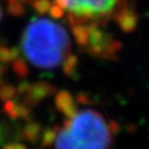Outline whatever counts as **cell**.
Returning a JSON list of instances; mask_svg holds the SVG:
<instances>
[{
  "label": "cell",
  "mask_w": 149,
  "mask_h": 149,
  "mask_svg": "<svg viewBox=\"0 0 149 149\" xmlns=\"http://www.w3.org/2000/svg\"><path fill=\"white\" fill-rule=\"evenodd\" d=\"M21 50L39 69L58 68L71 49L69 33L62 26L45 18L33 17L21 37Z\"/></svg>",
  "instance_id": "1"
},
{
  "label": "cell",
  "mask_w": 149,
  "mask_h": 149,
  "mask_svg": "<svg viewBox=\"0 0 149 149\" xmlns=\"http://www.w3.org/2000/svg\"><path fill=\"white\" fill-rule=\"evenodd\" d=\"M112 130L100 113L83 109L66 119L55 140V149H109Z\"/></svg>",
  "instance_id": "2"
},
{
  "label": "cell",
  "mask_w": 149,
  "mask_h": 149,
  "mask_svg": "<svg viewBox=\"0 0 149 149\" xmlns=\"http://www.w3.org/2000/svg\"><path fill=\"white\" fill-rule=\"evenodd\" d=\"M55 92H56L55 86L50 84L49 82L38 81L36 83L31 84L30 91L24 95L23 103L31 108V107L37 106L39 103L44 101L45 98L55 94Z\"/></svg>",
  "instance_id": "3"
},
{
  "label": "cell",
  "mask_w": 149,
  "mask_h": 149,
  "mask_svg": "<svg viewBox=\"0 0 149 149\" xmlns=\"http://www.w3.org/2000/svg\"><path fill=\"white\" fill-rule=\"evenodd\" d=\"M54 104L56 109L63 114L68 119H72L79 113V107L74 97L69 91L62 90L58 92L54 97Z\"/></svg>",
  "instance_id": "4"
},
{
  "label": "cell",
  "mask_w": 149,
  "mask_h": 149,
  "mask_svg": "<svg viewBox=\"0 0 149 149\" xmlns=\"http://www.w3.org/2000/svg\"><path fill=\"white\" fill-rule=\"evenodd\" d=\"M2 111L9 118L16 119H24V120H32V113L30 107L27 106L24 103H18L16 100L6 101L2 107Z\"/></svg>",
  "instance_id": "5"
},
{
  "label": "cell",
  "mask_w": 149,
  "mask_h": 149,
  "mask_svg": "<svg viewBox=\"0 0 149 149\" xmlns=\"http://www.w3.org/2000/svg\"><path fill=\"white\" fill-rule=\"evenodd\" d=\"M116 21L119 24V27L123 31L129 32L132 31L137 22V17L132 9H128L127 7L123 8L120 11H118L117 15L115 16Z\"/></svg>",
  "instance_id": "6"
},
{
  "label": "cell",
  "mask_w": 149,
  "mask_h": 149,
  "mask_svg": "<svg viewBox=\"0 0 149 149\" xmlns=\"http://www.w3.org/2000/svg\"><path fill=\"white\" fill-rule=\"evenodd\" d=\"M41 134H42V127L41 124L33 120H29L24 125V127L21 130V137L22 139L27 140L31 144H37L41 138Z\"/></svg>",
  "instance_id": "7"
},
{
  "label": "cell",
  "mask_w": 149,
  "mask_h": 149,
  "mask_svg": "<svg viewBox=\"0 0 149 149\" xmlns=\"http://www.w3.org/2000/svg\"><path fill=\"white\" fill-rule=\"evenodd\" d=\"M77 64H79V59H77V55L75 54H68L63 60V63H62V70H63V73L65 75H68L69 77L72 79H77Z\"/></svg>",
  "instance_id": "8"
},
{
  "label": "cell",
  "mask_w": 149,
  "mask_h": 149,
  "mask_svg": "<svg viewBox=\"0 0 149 149\" xmlns=\"http://www.w3.org/2000/svg\"><path fill=\"white\" fill-rule=\"evenodd\" d=\"M60 132V126L58 125H53V126H50V127L45 128L41 134V146L44 148H50L51 146H53V144L56 140V137L59 135Z\"/></svg>",
  "instance_id": "9"
},
{
  "label": "cell",
  "mask_w": 149,
  "mask_h": 149,
  "mask_svg": "<svg viewBox=\"0 0 149 149\" xmlns=\"http://www.w3.org/2000/svg\"><path fill=\"white\" fill-rule=\"evenodd\" d=\"M72 32L79 45L86 48L90 41V28L88 24H79L72 28Z\"/></svg>",
  "instance_id": "10"
},
{
  "label": "cell",
  "mask_w": 149,
  "mask_h": 149,
  "mask_svg": "<svg viewBox=\"0 0 149 149\" xmlns=\"http://www.w3.org/2000/svg\"><path fill=\"white\" fill-rule=\"evenodd\" d=\"M20 56V49L18 47L8 48L3 44H0V62L1 63H9L13 62Z\"/></svg>",
  "instance_id": "11"
},
{
  "label": "cell",
  "mask_w": 149,
  "mask_h": 149,
  "mask_svg": "<svg viewBox=\"0 0 149 149\" xmlns=\"http://www.w3.org/2000/svg\"><path fill=\"white\" fill-rule=\"evenodd\" d=\"M8 5V12L13 17H21L26 13V7L20 0H5Z\"/></svg>",
  "instance_id": "12"
},
{
  "label": "cell",
  "mask_w": 149,
  "mask_h": 149,
  "mask_svg": "<svg viewBox=\"0 0 149 149\" xmlns=\"http://www.w3.org/2000/svg\"><path fill=\"white\" fill-rule=\"evenodd\" d=\"M12 70L21 79L27 77L28 75H29V73H30L27 62L23 59H21V58H18V59H16L12 62Z\"/></svg>",
  "instance_id": "13"
},
{
  "label": "cell",
  "mask_w": 149,
  "mask_h": 149,
  "mask_svg": "<svg viewBox=\"0 0 149 149\" xmlns=\"http://www.w3.org/2000/svg\"><path fill=\"white\" fill-rule=\"evenodd\" d=\"M17 94V88L15 86L10 85V84H5L2 83L0 85V98L3 102L12 100Z\"/></svg>",
  "instance_id": "14"
},
{
  "label": "cell",
  "mask_w": 149,
  "mask_h": 149,
  "mask_svg": "<svg viewBox=\"0 0 149 149\" xmlns=\"http://www.w3.org/2000/svg\"><path fill=\"white\" fill-rule=\"evenodd\" d=\"M32 6L39 15H45L51 9L52 2H51V0H34Z\"/></svg>",
  "instance_id": "15"
},
{
  "label": "cell",
  "mask_w": 149,
  "mask_h": 149,
  "mask_svg": "<svg viewBox=\"0 0 149 149\" xmlns=\"http://www.w3.org/2000/svg\"><path fill=\"white\" fill-rule=\"evenodd\" d=\"M49 15L51 18H54V19H61L64 16V9L60 8L56 5H52L51 9L49 10Z\"/></svg>",
  "instance_id": "16"
},
{
  "label": "cell",
  "mask_w": 149,
  "mask_h": 149,
  "mask_svg": "<svg viewBox=\"0 0 149 149\" xmlns=\"http://www.w3.org/2000/svg\"><path fill=\"white\" fill-rule=\"evenodd\" d=\"M30 87H31V83L28 82L27 80H23L20 82V84L17 87V92L20 95H26L28 92L30 91Z\"/></svg>",
  "instance_id": "17"
},
{
  "label": "cell",
  "mask_w": 149,
  "mask_h": 149,
  "mask_svg": "<svg viewBox=\"0 0 149 149\" xmlns=\"http://www.w3.org/2000/svg\"><path fill=\"white\" fill-rule=\"evenodd\" d=\"M2 149H28L27 146L22 143L19 141H15V143H9V144H6Z\"/></svg>",
  "instance_id": "18"
},
{
  "label": "cell",
  "mask_w": 149,
  "mask_h": 149,
  "mask_svg": "<svg viewBox=\"0 0 149 149\" xmlns=\"http://www.w3.org/2000/svg\"><path fill=\"white\" fill-rule=\"evenodd\" d=\"M6 72H7V68H6L5 65H2V64H0V80H1V77H2V75L5 74Z\"/></svg>",
  "instance_id": "19"
},
{
  "label": "cell",
  "mask_w": 149,
  "mask_h": 149,
  "mask_svg": "<svg viewBox=\"0 0 149 149\" xmlns=\"http://www.w3.org/2000/svg\"><path fill=\"white\" fill-rule=\"evenodd\" d=\"M1 18H2V12H1V8H0V21H1Z\"/></svg>",
  "instance_id": "20"
},
{
  "label": "cell",
  "mask_w": 149,
  "mask_h": 149,
  "mask_svg": "<svg viewBox=\"0 0 149 149\" xmlns=\"http://www.w3.org/2000/svg\"><path fill=\"white\" fill-rule=\"evenodd\" d=\"M20 1H21V2H27L28 0H20Z\"/></svg>",
  "instance_id": "21"
}]
</instances>
